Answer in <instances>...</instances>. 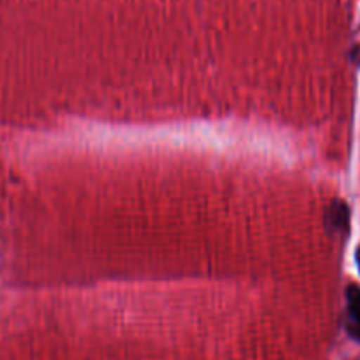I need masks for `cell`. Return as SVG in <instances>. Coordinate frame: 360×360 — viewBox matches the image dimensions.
Segmentation results:
<instances>
[{"label":"cell","mask_w":360,"mask_h":360,"mask_svg":"<svg viewBox=\"0 0 360 360\" xmlns=\"http://www.w3.org/2000/svg\"><path fill=\"white\" fill-rule=\"evenodd\" d=\"M356 263H359V269H360V249L359 252H356Z\"/></svg>","instance_id":"cell-3"},{"label":"cell","mask_w":360,"mask_h":360,"mask_svg":"<svg viewBox=\"0 0 360 360\" xmlns=\"http://www.w3.org/2000/svg\"><path fill=\"white\" fill-rule=\"evenodd\" d=\"M328 226L335 231H342L348 228V209L342 202H334L328 209Z\"/></svg>","instance_id":"cell-2"},{"label":"cell","mask_w":360,"mask_h":360,"mask_svg":"<svg viewBox=\"0 0 360 360\" xmlns=\"http://www.w3.org/2000/svg\"><path fill=\"white\" fill-rule=\"evenodd\" d=\"M346 300H348L346 328L353 339L360 341V286L349 285L346 290Z\"/></svg>","instance_id":"cell-1"}]
</instances>
